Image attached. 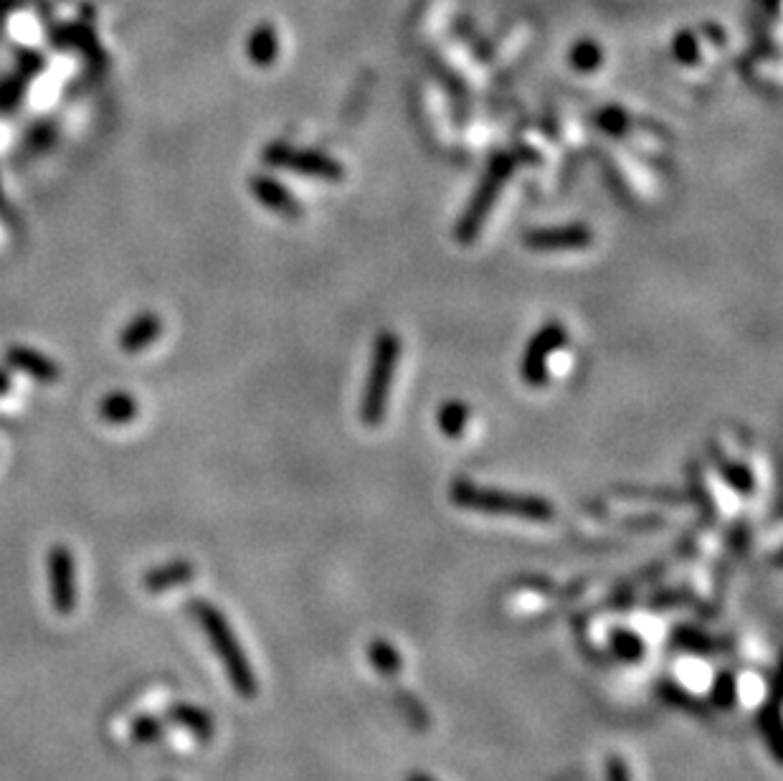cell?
Here are the masks:
<instances>
[{
  "instance_id": "1",
  "label": "cell",
  "mask_w": 783,
  "mask_h": 781,
  "mask_svg": "<svg viewBox=\"0 0 783 781\" xmlns=\"http://www.w3.org/2000/svg\"><path fill=\"white\" fill-rule=\"evenodd\" d=\"M188 609H191L193 617L198 619L203 634H206V639L211 642L213 652H216V657L221 660L223 672H226L231 688L246 700L256 698V693H259V680H256L254 667H251L236 632L231 629L229 619L223 617L221 609L213 607V604H208V601L203 599L188 601Z\"/></svg>"
},
{
  "instance_id": "2",
  "label": "cell",
  "mask_w": 783,
  "mask_h": 781,
  "mask_svg": "<svg viewBox=\"0 0 783 781\" xmlns=\"http://www.w3.org/2000/svg\"><path fill=\"white\" fill-rule=\"evenodd\" d=\"M449 497L454 505L472 513L502 515V518L530 520V523H550L555 518L553 503H548L545 497L517 495V492L474 485L469 480H454Z\"/></svg>"
},
{
  "instance_id": "3",
  "label": "cell",
  "mask_w": 783,
  "mask_h": 781,
  "mask_svg": "<svg viewBox=\"0 0 783 781\" xmlns=\"http://www.w3.org/2000/svg\"><path fill=\"white\" fill-rule=\"evenodd\" d=\"M398 361H401V338L386 330V333L378 335L376 345H373L370 371L365 378V394L360 401V419L368 426H378L386 419Z\"/></svg>"
},
{
  "instance_id": "4",
  "label": "cell",
  "mask_w": 783,
  "mask_h": 781,
  "mask_svg": "<svg viewBox=\"0 0 783 781\" xmlns=\"http://www.w3.org/2000/svg\"><path fill=\"white\" fill-rule=\"evenodd\" d=\"M512 170H515V160L507 158V155H500V158L492 160L490 170H487V175H484L482 186L477 188L472 203H469V208L464 211L462 219H459V224H457V239L459 241L469 244V241H472L474 236L482 231V224L492 213V206H495L497 196H500L502 188H505V183H507V178L512 175Z\"/></svg>"
},
{
  "instance_id": "5",
  "label": "cell",
  "mask_w": 783,
  "mask_h": 781,
  "mask_svg": "<svg viewBox=\"0 0 783 781\" xmlns=\"http://www.w3.org/2000/svg\"><path fill=\"white\" fill-rule=\"evenodd\" d=\"M264 163L272 168L289 170V173L310 175V178H322V181H340L345 175V168L340 160L330 158L317 150H294L284 142H272L261 153Z\"/></svg>"
},
{
  "instance_id": "6",
  "label": "cell",
  "mask_w": 783,
  "mask_h": 781,
  "mask_svg": "<svg viewBox=\"0 0 783 781\" xmlns=\"http://www.w3.org/2000/svg\"><path fill=\"white\" fill-rule=\"evenodd\" d=\"M46 579H49L51 607L61 617L77 612L79 604V579H77V558L64 543L49 548L46 556Z\"/></svg>"
},
{
  "instance_id": "7",
  "label": "cell",
  "mask_w": 783,
  "mask_h": 781,
  "mask_svg": "<svg viewBox=\"0 0 783 781\" xmlns=\"http://www.w3.org/2000/svg\"><path fill=\"white\" fill-rule=\"evenodd\" d=\"M568 343L566 325L548 323L533 340H530L525 358H522V378L530 386H543L548 381V358Z\"/></svg>"
},
{
  "instance_id": "8",
  "label": "cell",
  "mask_w": 783,
  "mask_h": 781,
  "mask_svg": "<svg viewBox=\"0 0 783 781\" xmlns=\"http://www.w3.org/2000/svg\"><path fill=\"white\" fill-rule=\"evenodd\" d=\"M530 252L558 254V252H581L593 241V231L586 226H558V229H535L522 236Z\"/></svg>"
},
{
  "instance_id": "9",
  "label": "cell",
  "mask_w": 783,
  "mask_h": 781,
  "mask_svg": "<svg viewBox=\"0 0 783 781\" xmlns=\"http://www.w3.org/2000/svg\"><path fill=\"white\" fill-rule=\"evenodd\" d=\"M6 366L13 371H21L26 376L36 378L41 383H56L61 378V366L51 361L49 355L39 350L26 348V345H8L6 348Z\"/></svg>"
},
{
  "instance_id": "10",
  "label": "cell",
  "mask_w": 783,
  "mask_h": 781,
  "mask_svg": "<svg viewBox=\"0 0 783 781\" xmlns=\"http://www.w3.org/2000/svg\"><path fill=\"white\" fill-rule=\"evenodd\" d=\"M249 188L251 193H254V196L269 208V211L279 213V216L297 219V216L302 213V203L297 201V198L282 186V183H277L274 178H269V175H254V178L249 181Z\"/></svg>"
},
{
  "instance_id": "11",
  "label": "cell",
  "mask_w": 783,
  "mask_h": 781,
  "mask_svg": "<svg viewBox=\"0 0 783 781\" xmlns=\"http://www.w3.org/2000/svg\"><path fill=\"white\" fill-rule=\"evenodd\" d=\"M163 335V320L155 312H140L137 317H132L130 323L125 325V330L120 333V348L127 355H135L147 350L155 340H160Z\"/></svg>"
},
{
  "instance_id": "12",
  "label": "cell",
  "mask_w": 783,
  "mask_h": 781,
  "mask_svg": "<svg viewBox=\"0 0 783 781\" xmlns=\"http://www.w3.org/2000/svg\"><path fill=\"white\" fill-rule=\"evenodd\" d=\"M193 576H196V566H193L191 561H185V558H178V561L150 568V571L142 576V586H145L150 594H163V591L175 589V586L188 584V581H193Z\"/></svg>"
},
{
  "instance_id": "13",
  "label": "cell",
  "mask_w": 783,
  "mask_h": 781,
  "mask_svg": "<svg viewBox=\"0 0 783 781\" xmlns=\"http://www.w3.org/2000/svg\"><path fill=\"white\" fill-rule=\"evenodd\" d=\"M170 718H173L178 726H183L188 733L201 738V741H211L213 731H216V723H213V718L208 716L206 710L191 703L173 705V708H170Z\"/></svg>"
},
{
  "instance_id": "14",
  "label": "cell",
  "mask_w": 783,
  "mask_h": 781,
  "mask_svg": "<svg viewBox=\"0 0 783 781\" xmlns=\"http://www.w3.org/2000/svg\"><path fill=\"white\" fill-rule=\"evenodd\" d=\"M246 54H249L251 64L267 69L274 64V59L279 56V36L269 23L254 28L249 36V44H246Z\"/></svg>"
},
{
  "instance_id": "15",
  "label": "cell",
  "mask_w": 783,
  "mask_h": 781,
  "mask_svg": "<svg viewBox=\"0 0 783 781\" xmlns=\"http://www.w3.org/2000/svg\"><path fill=\"white\" fill-rule=\"evenodd\" d=\"M99 416L107 424H127L137 416V399L127 391H112L99 401Z\"/></svg>"
},
{
  "instance_id": "16",
  "label": "cell",
  "mask_w": 783,
  "mask_h": 781,
  "mask_svg": "<svg viewBox=\"0 0 783 781\" xmlns=\"http://www.w3.org/2000/svg\"><path fill=\"white\" fill-rule=\"evenodd\" d=\"M715 462H718L720 472H723V477L728 480V485L733 487L735 492H740V495H751L753 477L751 472H748V467L740 465V462H733V459H728L720 452H715Z\"/></svg>"
},
{
  "instance_id": "17",
  "label": "cell",
  "mask_w": 783,
  "mask_h": 781,
  "mask_svg": "<svg viewBox=\"0 0 783 781\" xmlns=\"http://www.w3.org/2000/svg\"><path fill=\"white\" fill-rule=\"evenodd\" d=\"M467 421H469V409L464 404H459V401H449V404L441 406L439 426L446 437L452 439L462 437L464 429H467Z\"/></svg>"
},
{
  "instance_id": "18",
  "label": "cell",
  "mask_w": 783,
  "mask_h": 781,
  "mask_svg": "<svg viewBox=\"0 0 783 781\" xmlns=\"http://www.w3.org/2000/svg\"><path fill=\"white\" fill-rule=\"evenodd\" d=\"M368 657L370 662H373V667H376L378 672H383V675H396V672L401 670V655H398L396 647H393L391 642H386V639L370 642Z\"/></svg>"
},
{
  "instance_id": "19",
  "label": "cell",
  "mask_w": 783,
  "mask_h": 781,
  "mask_svg": "<svg viewBox=\"0 0 783 781\" xmlns=\"http://www.w3.org/2000/svg\"><path fill=\"white\" fill-rule=\"evenodd\" d=\"M601 61H604V51H601V46L596 44V41L583 39L573 46L571 64L576 71H583V74H588V71H596L601 66Z\"/></svg>"
},
{
  "instance_id": "20",
  "label": "cell",
  "mask_w": 783,
  "mask_h": 781,
  "mask_svg": "<svg viewBox=\"0 0 783 781\" xmlns=\"http://www.w3.org/2000/svg\"><path fill=\"white\" fill-rule=\"evenodd\" d=\"M611 645H614V652L626 662H634L644 655V642L629 629H616L614 637H611Z\"/></svg>"
},
{
  "instance_id": "21",
  "label": "cell",
  "mask_w": 783,
  "mask_h": 781,
  "mask_svg": "<svg viewBox=\"0 0 783 781\" xmlns=\"http://www.w3.org/2000/svg\"><path fill=\"white\" fill-rule=\"evenodd\" d=\"M130 738L135 743H153L158 738H163V723L153 716H140L137 721H132L130 726Z\"/></svg>"
},
{
  "instance_id": "22",
  "label": "cell",
  "mask_w": 783,
  "mask_h": 781,
  "mask_svg": "<svg viewBox=\"0 0 783 781\" xmlns=\"http://www.w3.org/2000/svg\"><path fill=\"white\" fill-rule=\"evenodd\" d=\"M672 51H675V59L682 61V64H695L700 59V46H697V39L692 36L690 31H682L675 36V44H672Z\"/></svg>"
},
{
  "instance_id": "23",
  "label": "cell",
  "mask_w": 783,
  "mask_h": 781,
  "mask_svg": "<svg viewBox=\"0 0 783 781\" xmlns=\"http://www.w3.org/2000/svg\"><path fill=\"white\" fill-rule=\"evenodd\" d=\"M761 728H763V733H766V736H768V746H771L773 756H776V759H778V756H781V754H778L776 736H778V731H781V721H778L776 705H773V708L761 710Z\"/></svg>"
},
{
  "instance_id": "24",
  "label": "cell",
  "mask_w": 783,
  "mask_h": 781,
  "mask_svg": "<svg viewBox=\"0 0 783 781\" xmlns=\"http://www.w3.org/2000/svg\"><path fill=\"white\" fill-rule=\"evenodd\" d=\"M735 678L733 675H728V672H723L718 680H715V688H713V700L718 705H723V708H730V705L735 703Z\"/></svg>"
},
{
  "instance_id": "25",
  "label": "cell",
  "mask_w": 783,
  "mask_h": 781,
  "mask_svg": "<svg viewBox=\"0 0 783 781\" xmlns=\"http://www.w3.org/2000/svg\"><path fill=\"white\" fill-rule=\"evenodd\" d=\"M606 781H631L629 766H626V761L621 759V756H611V759L606 761Z\"/></svg>"
},
{
  "instance_id": "26",
  "label": "cell",
  "mask_w": 783,
  "mask_h": 781,
  "mask_svg": "<svg viewBox=\"0 0 783 781\" xmlns=\"http://www.w3.org/2000/svg\"><path fill=\"white\" fill-rule=\"evenodd\" d=\"M13 388V378H11V371L6 368H0V396H6L8 391Z\"/></svg>"
},
{
  "instance_id": "27",
  "label": "cell",
  "mask_w": 783,
  "mask_h": 781,
  "mask_svg": "<svg viewBox=\"0 0 783 781\" xmlns=\"http://www.w3.org/2000/svg\"><path fill=\"white\" fill-rule=\"evenodd\" d=\"M406 781H434L429 774H424V771H414V774L408 776Z\"/></svg>"
},
{
  "instance_id": "28",
  "label": "cell",
  "mask_w": 783,
  "mask_h": 781,
  "mask_svg": "<svg viewBox=\"0 0 783 781\" xmlns=\"http://www.w3.org/2000/svg\"><path fill=\"white\" fill-rule=\"evenodd\" d=\"M0 201H3V188H0Z\"/></svg>"
}]
</instances>
